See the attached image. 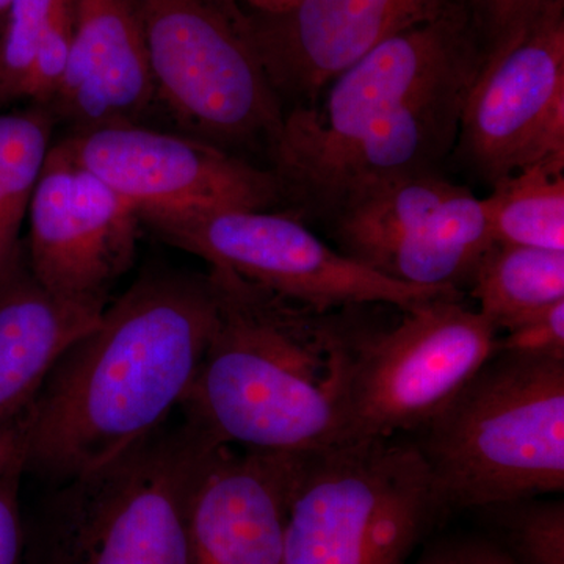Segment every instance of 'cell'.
I'll list each match as a JSON object with an SVG mask.
<instances>
[{
  "mask_svg": "<svg viewBox=\"0 0 564 564\" xmlns=\"http://www.w3.org/2000/svg\"><path fill=\"white\" fill-rule=\"evenodd\" d=\"M104 310L54 295L17 267L0 281V433L24 421L54 364Z\"/></svg>",
  "mask_w": 564,
  "mask_h": 564,
  "instance_id": "17",
  "label": "cell"
},
{
  "mask_svg": "<svg viewBox=\"0 0 564 564\" xmlns=\"http://www.w3.org/2000/svg\"><path fill=\"white\" fill-rule=\"evenodd\" d=\"M217 443L195 425H162L90 473L54 486L35 564H191L196 488Z\"/></svg>",
  "mask_w": 564,
  "mask_h": 564,
  "instance_id": "4",
  "label": "cell"
},
{
  "mask_svg": "<svg viewBox=\"0 0 564 564\" xmlns=\"http://www.w3.org/2000/svg\"><path fill=\"white\" fill-rule=\"evenodd\" d=\"M25 475L24 425L0 433V564H25L21 481Z\"/></svg>",
  "mask_w": 564,
  "mask_h": 564,
  "instance_id": "22",
  "label": "cell"
},
{
  "mask_svg": "<svg viewBox=\"0 0 564 564\" xmlns=\"http://www.w3.org/2000/svg\"><path fill=\"white\" fill-rule=\"evenodd\" d=\"M402 313L364 344L351 389L355 441L422 430L496 355V328L459 295Z\"/></svg>",
  "mask_w": 564,
  "mask_h": 564,
  "instance_id": "10",
  "label": "cell"
},
{
  "mask_svg": "<svg viewBox=\"0 0 564 564\" xmlns=\"http://www.w3.org/2000/svg\"><path fill=\"white\" fill-rule=\"evenodd\" d=\"M28 220L32 276L62 299L107 306L135 258L139 212L61 141L47 152Z\"/></svg>",
  "mask_w": 564,
  "mask_h": 564,
  "instance_id": "13",
  "label": "cell"
},
{
  "mask_svg": "<svg viewBox=\"0 0 564 564\" xmlns=\"http://www.w3.org/2000/svg\"><path fill=\"white\" fill-rule=\"evenodd\" d=\"M61 0H11L0 22V104L22 98L25 79Z\"/></svg>",
  "mask_w": 564,
  "mask_h": 564,
  "instance_id": "21",
  "label": "cell"
},
{
  "mask_svg": "<svg viewBox=\"0 0 564 564\" xmlns=\"http://www.w3.org/2000/svg\"><path fill=\"white\" fill-rule=\"evenodd\" d=\"M62 141L82 166L139 212L141 221L215 210H270L284 202L273 170L251 165L203 139L115 122L80 129Z\"/></svg>",
  "mask_w": 564,
  "mask_h": 564,
  "instance_id": "12",
  "label": "cell"
},
{
  "mask_svg": "<svg viewBox=\"0 0 564 564\" xmlns=\"http://www.w3.org/2000/svg\"><path fill=\"white\" fill-rule=\"evenodd\" d=\"M326 220L348 258L417 288L469 285L494 245L484 198L437 172L370 185Z\"/></svg>",
  "mask_w": 564,
  "mask_h": 564,
  "instance_id": "9",
  "label": "cell"
},
{
  "mask_svg": "<svg viewBox=\"0 0 564 564\" xmlns=\"http://www.w3.org/2000/svg\"><path fill=\"white\" fill-rule=\"evenodd\" d=\"M513 541L522 564H564V505L538 503L514 516Z\"/></svg>",
  "mask_w": 564,
  "mask_h": 564,
  "instance_id": "23",
  "label": "cell"
},
{
  "mask_svg": "<svg viewBox=\"0 0 564 564\" xmlns=\"http://www.w3.org/2000/svg\"><path fill=\"white\" fill-rule=\"evenodd\" d=\"M456 148L491 185L525 166L564 172V0L486 55Z\"/></svg>",
  "mask_w": 564,
  "mask_h": 564,
  "instance_id": "11",
  "label": "cell"
},
{
  "mask_svg": "<svg viewBox=\"0 0 564 564\" xmlns=\"http://www.w3.org/2000/svg\"><path fill=\"white\" fill-rule=\"evenodd\" d=\"M564 172L525 166L484 198L494 243L564 251Z\"/></svg>",
  "mask_w": 564,
  "mask_h": 564,
  "instance_id": "19",
  "label": "cell"
},
{
  "mask_svg": "<svg viewBox=\"0 0 564 564\" xmlns=\"http://www.w3.org/2000/svg\"><path fill=\"white\" fill-rule=\"evenodd\" d=\"M484 61L466 0H454L433 20L381 41L323 88V101L284 111L269 147L284 199L393 115L470 87Z\"/></svg>",
  "mask_w": 564,
  "mask_h": 564,
  "instance_id": "6",
  "label": "cell"
},
{
  "mask_svg": "<svg viewBox=\"0 0 564 564\" xmlns=\"http://www.w3.org/2000/svg\"><path fill=\"white\" fill-rule=\"evenodd\" d=\"M143 221L166 242L209 262L212 269L317 311L367 304L408 311L459 295L458 289L417 288L389 280L334 250L292 215L234 209Z\"/></svg>",
  "mask_w": 564,
  "mask_h": 564,
  "instance_id": "8",
  "label": "cell"
},
{
  "mask_svg": "<svg viewBox=\"0 0 564 564\" xmlns=\"http://www.w3.org/2000/svg\"><path fill=\"white\" fill-rule=\"evenodd\" d=\"M218 322L209 274H144L52 367L24 419L25 474L52 486L102 466L169 421Z\"/></svg>",
  "mask_w": 564,
  "mask_h": 564,
  "instance_id": "1",
  "label": "cell"
},
{
  "mask_svg": "<svg viewBox=\"0 0 564 564\" xmlns=\"http://www.w3.org/2000/svg\"><path fill=\"white\" fill-rule=\"evenodd\" d=\"M11 0H0V22H2L3 17H6L7 10H9Z\"/></svg>",
  "mask_w": 564,
  "mask_h": 564,
  "instance_id": "28",
  "label": "cell"
},
{
  "mask_svg": "<svg viewBox=\"0 0 564 564\" xmlns=\"http://www.w3.org/2000/svg\"><path fill=\"white\" fill-rule=\"evenodd\" d=\"M564 361V302L529 315L497 337V351Z\"/></svg>",
  "mask_w": 564,
  "mask_h": 564,
  "instance_id": "25",
  "label": "cell"
},
{
  "mask_svg": "<svg viewBox=\"0 0 564 564\" xmlns=\"http://www.w3.org/2000/svg\"><path fill=\"white\" fill-rule=\"evenodd\" d=\"M422 430L444 508L563 491L564 361L496 352Z\"/></svg>",
  "mask_w": 564,
  "mask_h": 564,
  "instance_id": "3",
  "label": "cell"
},
{
  "mask_svg": "<svg viewBox=\"0 0 564 564\" xmlns=\"http://www.w3.org/2000/svg\"><path fill=\"white\" fill-rule=\"evenodd\" d=\"M454 0H302L274 17L232 14L282 104L311 106L381 41L443 13Z\"/></svg>",
  "mask_w": 564,
  "mask_h": 564,
  "instance_id": "14",
  "label": "cell"
},
{
  "mask_svg": "<svg viewBox=\"0 0 564 564\" xmlns=\"http://www.w3.org/2000/svg\"><path fill=\"white\" fill-rule=\"evenodd\" d=\"M441 510L417 444L373 437L302 454L282 564H408Z\"/></svg>",
  "mask_w": 564,
  "mask_h": 564,
  "instance_id": "5",
  "label": "cell"
},
{
  "mask_svg": "<svg viewBox=\"0 0 564 564\" xmlns=\"http://www.w3.org/2000/svg\"><path fill=\"white\" fill-rule=\"evenodd\" d=\"M229 13L274 17L295 9L302 0H218Z\"/></svg>",
  "mask_w": 564,
  "mask_h": 564,
  "instance_id": "27",
  "label": "cell"
},
{
  "mask_svg": "<svg viewBox=\"0 0 564 564\" xmlns=\"http://www.w3.org/2000/svg\"><path fill=\"white\" fill-rule=\"evenodd\" d=\"M470 292L496 332L564 302V251L494 243L478 262Z\"/></svg>",
  "mask_w": 564,
  "mask_h": 564,
  "instance_id": "18",
  "label": "cell"
},
{
  "mask_svg": "<svg viewBox=\"0 0 564 564\" xmlns=\"http://www.w3.org/2000/svg\"><path fill=\"white\" fill-rule=\"evenodd\" d=\"M155 95L212 144H272L284 110L258 54L218 0H135Z\"/></svg>",
  "mask_w": 564,
  "mask_h": 564,
  "instance_id": "7",
  "label": "cell"
},
{
  "mask_svg": "<svg viewBox=\"0 0 564 564\" xmlns=\"http://www.w3.org/2000/svg\"><path fill=\"white\" fill-rule=\"evenodd\" d=\"M154 96L135 0H74L68 61L50 104L90 129L132 122Z\"/></svg>",
  "mask_w": 564,
  "mask_h": 564,
  "instance_id": "16",
  "label": "cell"
},
{
  "mask_svg": "<svg viewBox=\"0 0 564 564\" xmlns=\"http://www.w3.org/2000/svg\"><path fill=\"white\" fill-rule=\"evenodd\" d=\"M218 322L184 419L214 443L311 454L355 441L351 389L373 326L317 311L212 269Z\"/></svg>",
  "mask_w": 564,
  "mask_h": 564,
  "instance_id": "2",
  "label": "cell"
},
{
  "mask_svg": "<svg viewBox=\"0 0 564 564\" xmlns=\"http://www.w3.org/2000/svg\"><path fill=\"white\" fill-rule=\"evenodd\" d=\"M560 0H466L485 57L499 50Z\"/></svg>",
  "mask_w": 564,
  "mask_h": 564,
  "instance_id": "24",
  "label": "cell"
},
{
  "mask_svg": "<svg viewBox=\"0 0 564 564\" xmlns=\"http://www.w3.org/2000/svg\"><path fill=\"white\" fill-rule=\"evenodd\" d=\"M50 140L51 118L44 111L0 113V281L17 267L18 239Z\"/></svg>",
  "mask_w": 564,
  "mask_h": 564,
  "instance_id": "20",
  "label": "cell"
},
{
  "mask_svg": "<svg viewBox=\"0 0 564 564\" xmlns=\"http://www.w3.org/2000/svg\"><path fill=\"white\" fill-rule=\"evenodd\" d=\"M300 459L218 445L193 499L191 564H282Z\"/></svg>",
  "mask_w": 564,
  "mask_h": 564,
  "instance_id": "15",
  "label": "cell"
},
{
  "mask_svg": "<svg viewBox=\"0 0 564 564\" xmlns=\"http://www.w3.org/2000/svg\"><path fill=\"white\" fill-rule=\"evenodd\" d=\"M413 564H519L513 555L485 541H454L425 552Z\"/></svg>",
  "mask_w": 564,
  "mask_h": 564,
  "instance_id": "26",
  "label": "cell"
}]
</instances>
